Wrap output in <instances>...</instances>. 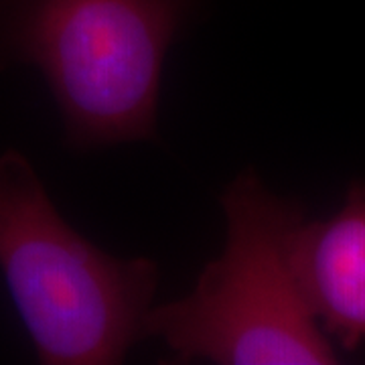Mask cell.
I'll list each match as a JSON object with an SVG mask.
<instances>
[{
	"instance_id": "3",
	"label": "cell",
	"mask_w": 365,
	"mask_h": 365,
	"mask_svg": "<svg viewBox=\"0 0 365 365\" xmlns=\"http://www.w3.org/2000/svg\"><path fill=\"white\" fill-rule=\"evenodd\" d=\"M0 272L41 364H120L146 339L157 262L86 240L14 148L0 153Z\"/></svg>"
},
{
	"instance_id": "1",
	"label": "cell",
	"mask_w": 365,
	"mask_h": 365,
	"mask_svg": "<svg viewBox=\"0 0 365 365\" xmlns=\"http://www.w3.org/2000/svg\"><path fill=\"white\" fill-rule=\"evenodd\" d=\"M197 6L199 0H0V73L39 71L73 150L153 140L165 59Z\"/></svg>"
},
{
	"instance_id": "2",
	"label": "cell",
	"mask_w": 365,
	"mask_h": 365,
	"mask_svg": "<svg viewBox=\"0 0 365 365\" xmlns=\"http://www.w3.org/2000/svg\"><path fill=\"white\" fill-rule=\"evenodd\" d=\"M222 207L225 248L187 297L150 307L144 337L163 341L179 364H337L292 264V242L304 222L299 203L246 169L223 189Z\"/></svg>"
},
{
	"instance_id": "4",
	"label": "cell",
	"mask_w": 365,
	"mask_h": 365,
	"mask_svg": "<svg viewBox=\"0 0 365 365\" xmlns=\"http://www.w3.org/2000/svg\"><path fill=\"white\" fill-rule=\"evenodd\" d=\"M292 264L327 337L345 351L365 343V181L351 182L331 217L300 223Z\"/></svg>"
}]
</instances>
